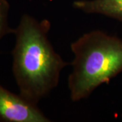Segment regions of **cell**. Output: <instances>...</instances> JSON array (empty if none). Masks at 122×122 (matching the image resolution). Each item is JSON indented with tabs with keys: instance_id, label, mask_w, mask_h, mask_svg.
<instances>
[{
	"instance_id": "obj_5",
	"label": "cell",
	"mask_w": 122,
	"mask_h": 122,
	"mask_svg": "<svg viewBox=\"0 0 122 122\" xmlns=\"http://www.w3.org/2000/svg\"><path fill=\"white\" fill-rule=\"evenodd\" d=\"M10 4L7 0H0V41L5 35L14 33L15 29L9 26Z\"/></svg>"
},
{
	"instance_id": "obj_4",
	"label": "cell",
	"mask_w": 122,
	"mask_h": 122,
	"mask_svg": "<svg viewBox=\"0 0 122 122\" xmlns=\"http://www.w3.org/2000/svg\"><path fill=\"white\" fill-rule=\"evenodd\" d=\"M73 7L84 13L101 14L122 22V0H76Z\"/></svg>"
},
{
	"instance_id": "obj_2",
	"label": "cell",
	"mask_w": 122,
	"mask_h": 122,
	"mask_svg": "<svg viewBox=\"0 0 122 122\" xmlns=\"http://www.w3.org/2000/svg\"><path fill=\"white\" fill-rule=\"evenodd\" d=\"M74 54L69 76L70 98H87L122 71V41L100 30L84 33L71 44Z\"/></svg>"
},
{
	"instance_id": "obj_1",
	"label": "cell",
	"mask_w": 122,
	"mask_h": 122,
	"mask_svg": "<svg viewBox=\"0 0 122 122\" xmlns=\"http://www.w3.org/2000/svg\"><path fill=\"white\" fill-rule=\"evenodd\" d=\"M50 22L22 15L15 29L12 72L20 94L37 105L57 87L68 63L56 52L48 39Z\"/></svg>"
},
{
	"instance_id": "obj_3",
	"label": "cell",
	"mask_w": 122,
	"mask_h": 122,
	"mask_svg": "<svg viewBox=\"0 0 122 122\" xmlns=\"http://www.w3.org/2000/svg\"><path fill=\"white\" fill-rule=\"evenodd\" d=\"M0 122H49L37 105L14 94L0 84Z\"/></svg>"
}]
</instances>
